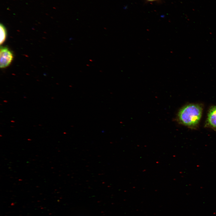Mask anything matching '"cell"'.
Segmentation results:
<instances>
[{
	"label": "cell",
	"instance_id": "1",
	"mask_svg": "<svg viewBox=\"0 0 216 216\" xmlns=\"http://www.w3.org/2000/svg\"><path fill=\"white\" fill-rule=\"evenodd\" d=\"M202 110L196 104H189L183 106L178 112L177 120L182 124L190 127L196 126L201 118Z\"/></svg>",
	"mask_w": 216,
	"mask_h": 216
},
{
	"label": "cell",
	"instance_id": "2",
	"mask_svg": "<svg viewBox=\"0 0 216 216\" xmlns=\"http://www.w3.org/2000/svg\"><path fill=\"white\" fill-rule=\"evenodd\" d=\"M13 58L12 52L7 47H2L0 50V67L3 68L9 66Z\"/></svg>",
	"mask_w": 216,
	"mask_h": 216
},
{
	"label": "cell",
	"instance_id": "3",
	"mask_svg": "<svg viewBox=\"0 0 216 216\" xmlns=\"http://www.w3.org/2000/svg\"><path fill=\"white\" fill-rule=\"evenodd\" d=\"M207 122L210 127L216 128V106H213L210 110L208 115Z\"/></svg>",
	"mask_w": 216,
	"mask_h": 216
},
{
	"label": "cell",
	"instance_id": "4",
	"mask_svg": "<svg viewBox=\"0 0 216 216\" xmlns=\"http://www.w3.org/2000/svg\"><path fill=\"white\" fill-rule=\"evenodd\" d=\"M0 44H2L5 41L7 37V31L5 27L2 24L0 26Z\"/></svg>",
	"mask_w": 216,
	"mask_h": 216
},
{
	"label": "cell",
	"instance_id": "5",
	"mask_svg": "<svg viewBox=\"0 0 216 216\" xmlns=\"http://www.w3.org/2000/svg\"><path fill=\"white\" fill-rule=\"evenodd\" d=\"M147 2H152L156 1H158L160 0H146Z\"/></svg>",
	"mask_w": 216,
	"mask_h": 216
}]
</instances>
